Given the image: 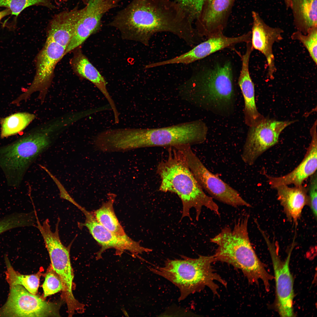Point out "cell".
I'll return each instance as SVG.
<instances>
[{"mask_svg": "<svg viewBox=\"0 0 317 317\" xmlns=\"http://www.w3.org/2000/svg\"><path fill=\"white\" fill-rule=\"evenodd\" d=\"M55 0H0V7H4L9 9L11 12V15L14 16L13 22L16 23L18 15L25 9L35 6L46 7L50 9H53L55 7L53 3Z\"/></svg>", "mask_w": 317, "mask_h": 317, "instance_id": "29", "label": "cell"}, {"mask_svg": "<svg viewBox=\"0 0 317 317\" xmlns=\"http://www.w3.org/2000/svg\"><path fill=\"white\" fill-rule=\"evenodd\" d=\"M317 121L310 129L311 140L305 157L294 169L284 176L274 177L264 175L271 188L274 189L282 185L294 184L295 186L302 185L304 181L316 171L317 167Z\"/></svg>", "mask_w": 317, "mask_h": 317, "instance_id": "19", "label": "cell"}, {"mask_svg": "<svg viewBox=\"0 0 317 317\" xmlns=\"http://www.w3.org/2000/svg\"><path fill=\"white\" fill-rule=\"evenodd\" d=\"M264 237L270 254L274 271L276 308L281 316H294L293 307L294 281L289 267L293 247L289 251L286 260L282 261L279 255L278 246L270 242L266 235Z\"/></svg>", "mask_w": 317, "mask_h": 317, "instance_id": "13", "label": "cell"}, {"mask_svg": "<svg viewBox=\"0 0 317 317\" xmlns=\"http://www.w3.org/2000/svg\"><path fill=\"white\" fill-rule=\"evenodd\" d=\"M42 287L44 298L63 290V287L62 281L59 276L53 269L47 273Z\"/></svg>", "mask_w": 317, "mask_h": 317, "instance_id": "32", "label": "cell"}, {"mask_svg": "<svg viewBox=\"0 0 317 317\" xmlns=\"http://www.w3.org/2000/svg\"><path fill=\"white\" fill-rule=\"evenodd\" d=\"M108 196L107 200L93 212L94 215L97 221L109 231L118 236L128 238L114 212L113 205L116 195L109 193Z\"/></svg>", "mask_w": 317, "mask_h": 317, "instance_id": "25", "label": "cell"}, {"mask_svg": "<svg viewBox=\"0 0 317 317\" xmlns=\"http://www.w3.org/2000/svg\"><path fill=\"white\" fill-rule=\"evenodd\" d=\"M208 130L206 124L198 119L159 128H121L118 139L125 151L154 146H191L204 142Z\"/></svg>", "mask_w": 317, "mask_h": 317, "instance_id": "7", "label": "cell"}, {"mask_svg": "<svg viewBox=\"0 0 317 317\" xmlns=\"http://www.w3.org/2000/svg\"><path fill=\"white\" fill-rule=\"evenodd\" d=\"M71 64L76 73L91 82L104 95L112 111L114 119H118L119 114L107 90V83L104 77L80 50L72 59Z\"/></svg>", "mask_w": 317, "mask_h": 317, "instance_id": "22", "label": "cell"}, {"mask_svg": "<svg viewBox=\"0 0 317 317\" xmlns=\"http://www.w3.org/2000/svg\"><path fill=\"white\" fill-rule=\"evenodd\" d=\"M79 209L84 215L85 219L84 222L79 223L78 225L80 227H85L87 228L94 239L101 247L97 253V259L100 258L102 253L109 248L115 249L117 254H121L127 250L136 256L143 252L152 251L151 249L141 246L139 242L134 240L129 237L124 238L113 234L97 221L93 212L87 210L82 206Z\"/></svg>", "mask_w": 317, "mask_h": 317, "instance_id": "15", "label": "cell"}, {"mask_svg": "<svg viewBox=\"0 0 317 317\" xmlns=\"http://www.w3.org/2000/svg\"><path fill=\"white\" fill-rule=\"evenodd\" d=\"M193 22L171 0H132L108 23L120 32L122 38L148 46L152 37L169 32L193 47L200 37Z\"/></svg>", "mask_w": 317, "mask_h": 317, "instance_id": "1", "label": "cell"}, {"mask_svg": "<svg viewBox=\"0 0 317 317\" xmlns=\"http://www.w3.org/2000/svg\"><path fill=\"white\" fill-rule=\"evenodd\" d=\"M296 121L265 118L257 125L249 127L241 154L242 161L249 166L253 165L264 152L277 144L282 131Z\"/></svg>", "mask_w": 317, "mask_h": 317, "instance_id": "10", "label": "cell"}, {"mask_svg": "<svg viewBox=\"0 0 317 317\" xmlns=\"http://www.w3.org/2000/svg\"><path fill=\"white\" fill-rule=\"evenodd\" d=\"M11 14V11L8 8H6L5 9L0 11V21L4 17Z\"/></svg>", "mask_w": 317, "mask_h": 317, "instance_id": "34", "label": "cell"}, {"mask_svg": "<svg viewBox=\"0 0 317 317\" xmlns=\"http://www.w3.org/2000/svg\"><path fill=\"white\" fill-rule=\"evenodd\" d=\"M178 148L185 156L188 166L198 184L213 198L235 208L252 207L237 190L207 168L192 150L191 146H182Z\"/></svg>", "mask_w": 317, "mask_h": 317, "instance_id": "9", "label": "cell"}, {"mask_svg": "<svg viewBox=\"0 0 317 317\" xmlns=\"http://www.w3.org/2000/svg\"><path fill=\"white\" fill-rule=\"evenodd\" d=\"M253 26L251 32V43L253 49L261 52L267 60L268 65L267 75L270 78L274 77L276 69L273 46L275 42L282 39L283 30L277 27L267 25L256 12L252 11Z\"/></svg>", "mask_w": 317, "mask_h": 317, "instance_id": "18", "label": "cell"}, {"mask_svg": "<svg viewBox=\"0 0 317 317\" xmlns=\"http://www.w3.org/2000/svg\"><path fill=\"white\" fill-rule=\"evenodd\" d=\"M294 40H298L302 43L308 51L315 63L317 64V27L310 30L306 34L297 31L291 36Z\"/></svg>", "mask_w": 317, "mask_h": 317, "instance_id": "30", "label": "cell"}, {"mask_svg": "<svg viewBox=\"0 0 317 317\" xmlns=\"http://www.w3.org/2000/svg\"><path fill=\"white\" fill-rule=\"evenodd\" d=\"M249 216L239 218L233 228H223L210 242L217 245L213 256L216 261L227 263L241 270L250 284L263 281L266 290H269V282L274 279L265 269L250 242L248 231Z\"/></svg>", "mask_w": 317, "mask_h": 317, "instance_id": "4", "label": "cell"}, {"mask_svg": "<svg viewBox=\"0 0 317 317\" xmlns=\"http://www.w3.org/2000/svg\"><path fill=\"white\" fill-rule=\"evenodd\" d=\"M205 0H174L190 19L193 22L198 17Z\"/></svg>", "mask_w": 317, "mask_h": 317, "instance_id": "31", "label": "cell"}, {"mask_svg": "<svg viewBox=\"0 0 317 317\" xmlns=\"http://www.w3.org/2000/svg\"><path fill=\"white\" fill-rule=\"evenodd\" d=\"M58 308L22 286L16 285L10 287L7 300L0 308V316H58Z\"/></svg>", "mask_w": 317, "mask_h": 317, "instance_id": "11", "label": "cell"}, {"mask_svg": "<svg viewBox=\"0 0 317 317\" xmlns=\"http://www.w3.org/2000/svg\"><path fill=\"white\" fill-rule=\"evenodd\" d=\"M294 24L297 31L306 34L317 27V0H291Z\"/></svg>", "mask_w": 317, "mask_h": 317, "instance_id": "24", "label": "cell"}, {"mask_svg": "<svg viewBox=\"0 0 317 317\" xmlns=\"http://www.w3.org/2000/svg\"><path fill=\"white\" fill-rule=\"evenodd\" d=\"M66 48L50 40H46L36 60V72L30 86L23 93L12 102L18 104L27 100L33 92H39L38 98L43 101L51 84L54 69L58 62L64 55Z\"/></svg>", "mask_w": 317, "mask_h": 317, "instance_id": "12", "label": "cell"}, {"mask_svg": "<svg viewBox=\"0 0 317 317\" xmlns=\"http://www.w3.org/2000/svg\"><path fill=\"white\" fill-rule=\"evenodd\" d=\"M81 12V9H79L77 5L72 9L55 15L48 24L47 39L66 49L74 34Z\"/></svg>", "mask_w": 317, "mask_h": 317, "instance_id": "21", "label": "cell"}, {"mask_svg": "<svg viewBox=\"0 0 317 317\" xmlns=\"http://www.w3.org/2000/svg\"><path fill=\"white\" fill-rule=\"evenodd\" d=\"M200 63L178 87V96L195 106L222 117L234 112L236 90L232 64L214 59Z\"/></svg>", "mask_w": 317, "mask_h": 317, "instance_id": "2", "label": "cell"}, {"mask_svg": "<svg viewBox=\"0 0 317 317\" xmlns=\"http://www.w3.org/2000/svg\"><path fill=\"white\" fill-rule=\"evenodd\" d=\"M4 259L6 266L5 272L6 279L9 286L20 285L30 293L36 294L39 284L40 279L38 275H25L21 274L14 269L6 254L5 255Z\"/></svg>", "mask_w": 317, "mask_h": 317, "instance_id": "26", "label": "cell"}, {"mask_svg": "<svg viewBox=\"0 0 317 317\" xmlns=\"http://www.w3.org/2000/svg\"><path fill=\"white\" fill-rule=\"evenodd\" d=\"M168 148L167 158L161 160L157 167L161 180L159 190L175 193L180 198L183 206L180 221L184 217L192 220L190 210L192 208L195 210L197 221L203 207L220 216L218 206L197 182L182 151L177 146Z\"/></svg>", "mask_w": 317, "mask_h": 317, "instance_id": "3", "label": "cell"}, {"mask_svg": "<svg viewBox=\"0 0 317 317\" xmlns=\"http://www.w3.org/2000/svg\"><path fill=\"white\" fill-rule=\"evenodd\" d=\"M287 9L291 8V0H284Z\"/></svg>", "mask_w": 317, "mask_h": 317, "instance_id": "35", "label": "cell"}, {"mask_svg": "<svg viewBox=\"0 0 317 317\" xmlns=\"http://www.w3.org/2000/svg\"><path fill=\"white\" fill-rule=\"evenodd\" d=\"M252 52L250 48H247L245 53L241 56V69L238 80L244 101V120L249 127L257 125L265 118L258 111L256 104L254 85L249 70V60Z\"/></svg>", "mask_w": 317, "mask_h": 317, "instance_id": "20", "label": "cell"}, {"mask_svg": "<svg viewBox=\"0 0 317 317\" xmlns=\"http://www.w3.org/2000/svg\"><path fill=\"white\" fill-rule=\"evenodd\" d=\"M274 189L277 191L278 199L283 207L287 217L297 224L304 207L309 205L307 189L302 185L293 187L282 185Z\"/></svg>", "mask_w": 317, "mask_h": 317, "instance_id": "23", "label": "cell"}, {"mask_svg": "<svg viewBox=\"0 0 317 317\" xmlns=\"http://www.w3.org/2000/svg\"><path fill=\"white\" fill-rule=\"evenodd\" d=\"M181 259H167L162 267L149 268L153 273L168 280L177 286L180 291L179 301L189 295L199 292L205 287L219 296V286L216 281L225 287L227 283L215 271L212 264L215 262L213 255H200L196 258L184 256Z\"/></svg>", "mask_w": 317, "mask_h": 317, "instance_id": "6", "label": "cell"}, {"mask_svg": "<svg viewBox=\"0 0 317 317\" xmlns=\"http://www.w3.org/2000/svg\"><path fill=\"white\" fill-rule=\"evenodd\" d=\"M62 129L61 122L55 119L0 147V168L8 186L16 188L19 186L29 166L49 146Z\"/></svg>", "mask_w": 317, "mask_h": 317, "instance_id": "5", "label": "cell"}, {"mask_svg": "<svg viewBox=\"0 0 317 317\" xmlns=\"http://www.w3.org/2000/svg\"><path fill=\"white\" fill-rule=\"evenodd\" d=\"M80 0L81 1H82V2L85 5H86L87 4V3L88 2V0Z\"/></svg>", "mask_w": 317, "mask_h": 317, "instance_id": "36", "label": "cell"}, {"mask_svg": "<svg viewBox=\"0 0 317 317\" xmlns=\"http://www.w3.org/2000/svg\"><path fill=\"white\" fill-rule=\"evenodd\" d=\"M122 0H88L81 9L74 34L66 48L69 53L80 45L91 35L98 32L102 27L104 15L117 7Z\"/></svg>", "mask_w": 317, "mask_h": 317, "instance_id": "14", "label": "cell"}, {"mask_svg": "<svg viewBox=\"0 0 317 317\" xmlns=\"http://www.w3.org/2000/svg\"><path fill=\"white\" fill-rule=\"evenodd\" d=\"M36 117L27 112H18L0 120L1 137L3 138L18 133L24 129Z\"/></svg>", "mask_w": 317, "mask_h": 317, "instance_id": "27", "label": "cell"}, {"mask_svg": "<svg viewBox=\"0 0 317 317\" xmlns=\"http://www.w3.org/2000/svg\"><path fill=\"white\" fill-rule=\"evenodd\" d=\"M59 222L57 221L54 232L49 222H43L38 227L48 252L53 269L60 277L67 302L68 312L77 310L78 303L73 295L72 286L74 275L70 262V249L73 240L67 247L62 243L59 233Z\"/></svg>", "mask_w": 317, "mask_h": 317, "instance_id": "8", "label": "cell"}, {"mask_svg": "<svg viewBox=\"0 0 317 317\" xmlns=\"http://www.w3.org/2000/svg\"><path fill=\"white\" fill-rule=\"evenodd\" d=\"M36 212H15L0 219V235L10 230L20 227L35 226L36 224Z\"/></svg>", "mask_w": 317, "mask_h": 317, "instance_id": "28", "label": "cell"}, {"mask_svg": "<svg viewBox=\"0 0 317 317\" xmlns=\"http://www.w3.org/2000/svg\"><path fill=\"white\" fill-rule=\"evenodd\" d=\"M309 204L314 216L317 217V176L316 172L311 176L308 189Z\"/></svg>", "mask_w": 317, "mask_h": 317, "instance_id": "33", "label": "cell"}, {"mask_svg": "<svg viewBox=\"0 0 317 317\" xmlns=\"http://www.w3.org/2000/svg\"><path fill=\"white\" fill-rule=\"evenodd\" d=\"M235 0H205L195 21V28L200 35L208 38L223 33Z\"/></svg>", "mask_w": 317, "mask_h": 317, "instance_id": "17", "label": "cell"}, {"mask_svg": "<svg viewBox=\"0 0 317 317\" xmlns=\"http://www.w3.org/2000/svg\"><path fill=\"white\" fill-rule=\"evenodd\" d=\"M251 32L249 31L236 37H229L223 33L213 36L195 45L190 50L178 56L159 61L160 66L166 65L189 64L201 60L219 50L231 48L241 43L251 41Z\"/></svg>", "mask_w": 317, "mask_h": 317, "instance_id": "16", "label": "cell"}]
</instances>
